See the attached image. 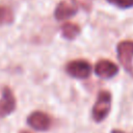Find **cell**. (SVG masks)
Instances as JSON below:
<instances>
[{
  "label": "cell",
  "mask_w": 133,
  "mask_h": 133,
  "mask_svg": "<svg viewBox=\"0 0 133 133\" xmlns=\"http://www.w3.org/2000/svg\"><path fill=\"white\" fill-rule=\"evenodd\" d=\"M111 108V94L108 90H101L98 94L96 103L94 104L91 115L95 122H103L110 112Z\"/></svg>",
  "instance_id": "obj_1"
},
{
  "label": "cell",
  "mask_w": 133,
  "mask_h": 133,
  "mask_svg": "<svg viewBox=\"0 0 133 133\" xmlns=\"http://www.w3.org/2000/svg\"><path fill=\"white\" fill-rule=\"evenodd\" d=\"M117 58L127 73L133 76V41H123L116 47Z\"/></svg>",
  "instance_id": "obj_2"
},
{
  "label": "cell",
  "mask_w": 133,
  "mask_h": 133,
  "mask_svg": "<svg viewBox=\"0 0 133 133\" xmlns=\"http://www.w3.org/2000/svg\"><path fill=\"white\" fill-rule=\"evenodd\" d=\"M65 72L69 76L76 79H86L91 73V65L84 59H76L66 63Z\"/></svg>",
  "instance_id": "obj_3"
},
{
  "label": "cell",
  "mask_w": 133,
  "mask_h": 133,
  "mask_svg": "<svg viewBox=\"0 0 133 133\" xmlns=\"http://www.w3.org/2000/svg\"><path fill=\"white\" fill-rule=\"evenodd\" d=\"M27 124L36 131H47L51 127V118L43 111H33L28 115Z\"/></svg>",
  "instance_id": "obj_4"
},
{
  "label": "cell",
  "mask_w": 133,
  "mask_h": 133,
  "mask_svg": "<svg viewBox=\"0 0 133 133\" xmlns=\"http://www.w3.org/2000/svg\"><path fill=\"white\" fill-rule=\"evenodd\" d=\"M16 109V98L8 86L3 87L2 96L0 99V117L12 113Z\"/></svg>",
  "instance_id": "obj_5"
},
{
  "label": "cell",
  "mask_w": 133,
  "mask_h": 133,
  "mask_svg": "<svg viewBox=\"0 0 133 133\" xmlns=\"http://www.w3.org/2000/svg\"><path fill=\"white\" fill-rule=\"evenodd\" d=\"M95 73L100 78L110 79L118 73V66L110 60L101 59L95 65Z\"/></svg>",
  "instance_id": "obj_6"
},
{
  "label": "cell",
  "mask_w": 133,
  "mask_h": 133,
  "mask_svg": "<svg viewBox=\"0 0 133 133\" xmlns=\"http://www.w3.org/2000/svg\"><path fill=\"white\" fill-rule=\"evenodd\" d=\"M77 12V7L65 2L61 1L57 4L55 10H54V17L57 21H63L66 20L73 16H75Z\"/></svg>",
  "instance_id": "obj_7"
},
{
  "label": "cell",
  "mask_w": 133,
  "mask_h": 133,
  "mask_svg": "<svg viewBox=\"0 0 133 133\" xmlns=\"http://www.w3.org/2000/svg\"><path fill=\"white\" fill-rule=\"evenodd\" d=\"M60 31H61V35L64 38L69 39V41H72V39L76 38L80 34L81 30H80V27L77 24H74V23H71V22H66L60 27Z\"/></svg>",
  "instance_id": "obj_8"
},
{
  "label": "cell",
  "mask_w": 133,
  "mask_h": 133,
  "mask_svg": "<svg viewBox=\"0 0 133 133\" xmlns=\"http://www.w3.org/2000/svg\"><path fill=\"white\" fill-rule=\"evenodd\" d=\"M14 12L6 5H0V25H8L14 22Z\"/></svg>",
  "instance_id": "obj_9"
},
{
  "label": "cell",
  "mask_w": 133,
  "mask_h": 133,
  "mask_svg": "<svg viewBox=\"0 0 133 133\" xmlns=\"http://www.w3.org/2000/svg\"><path fill=\"white\" fill-rule=\"evenodd\" d=\"M109 3L119 7V8H130L133 7V0H107Z\"/></svg>",
  "instance_id": "obj_10"
},
{
  "label": "cell",
  "mask_w": 133,
  "mask_h": 133,
  "mask_svg": "<svg viewBox=\"0 0 133 133\" xmlns=\"http://www.w3.org/2000/svg\"><path fill=\"white\" fill-rule=\"evenodd\" d=\"M73 1L77 6L83 8L87 11L91 8V0H73Z\"/></svg>",
  "instance_id": "obj_11"
},
{
  "label": "cell",
  "mask_w": 133,
  "mask_h": 133,
  "mask_svg": "<svg viewBox=\"0 0 133 133\" xmlns=\"http://www.w3.org/2000/svg\"><path fill=\"white\" fill-rule=\"evenodd\" d=\"M111 133H126V132H124V131H122V130H116V129H114V130L111 131Z\"/></svg>",
  "instance_id": "obj_12"
},
{
  "label": "cell",
  "mask_w": 133,
  "mask_h": 133,
  "mask_svg": "<svg viewBox=\"0 0 133 133\" xmlns=\"http://www.w3.org/2000/svg\"><path fill=\"white\" fill-rule=\"evenodd\" d=\"M21 133H29V132H27V131H22Z\"/></svg>",
  "instance_id": "obj_13"
}]
</instances>
